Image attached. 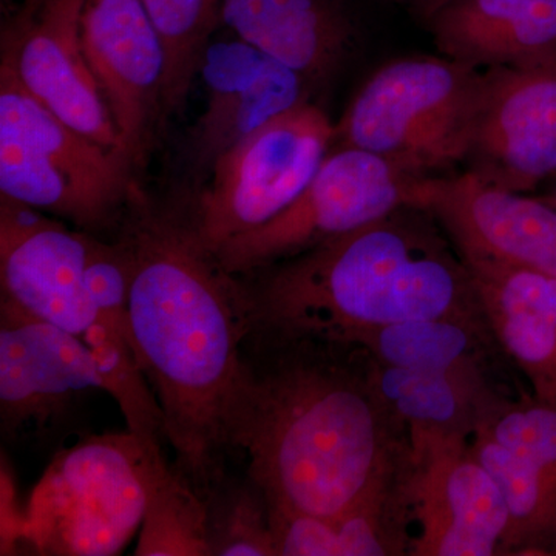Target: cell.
Instances as JSON below:
<instances>
[{
	"label": "cell",
	"instance_id": "1",
	"mask_svg": "<svg viewBox=\"0 0 556 556\" xmlns=\"http://www.w3.org/2000/svg\"><path fill=\"white\" fill-rule=\"evenodd\" d=\"M113 230L129 270L131 338L175 467L207 501L228 478L252 331L247 289L201 240L188 206L156 203L138 182Z\"/></svg>",
	"mask_w": 556,
	"mask_h": 556
},
{
	"label": "cell",
	"instance_id": "2",
	"mask_svg": "<svg viewBox=\"0 0 556 556\" xmlns=\"http://www.w3.org/2000/svg\"><path fill=\"white\" fill-rule=\"evenodd\" d=\"M230 448L270 506L338 518L407 470L405 430L358 348L251 332Z\"/></svg>",
	"mask_w": 556,
	"mask_h": 556
},
{
	"label": "cell",
	"instance_id": "3",
	"mask_svg": "<svg viewBox=\"0 0 556 556\" xmlns=\"http://www.w3.org/2000/svg\"><path fill=\"white\" fill-rule=\"evenodd\" d=\"M252 331L351 346L371 329L424 318L485 321L466 263L415 206L240 277Z\"/></svg>",
	"mask_w": 556,
	"mask_h": 556
},
{
	"label": "cell",
	"instance_id": "4",
	"mask_svg": "<svg viewBox=\"0 0 556 556\" xmlns=\"http://www.w3.org/2000/svg\"><path fill=\"white\" fill-rule=\"evenodd\" d=\"M485 70L452 58L408 56L376 70L336 124L334 148L378 155L409 177L466 163Z\"/></svg>",
	"mask_w": 556,
	"mask_h": 556
},
{
	"label": "cell",
	"instance_id": "5",
	"mask_svg": "<svg viewBox=\"0 0 556 556\" xmlns=\"http://www.w3.org/2000/svg\"><path fill=\"white\" fill-rule=\"evenodd\" d=\"M119 152L73 130L0 67V197L80 230H113L135 179Z\"/></svg>",
	"mask_w": 556,
	"mask_h": 556
},
{
	"label": "cell",
	"instance_id": "6",
	"mask_svg": "<svg viewBox=\"0 0 556 556\" xmlns=\"http://www.w3.org/2000/svg\"><path fill=\"white\" fill-rule=\"evenodd\" d=\"M146 450L130 433L94 434L54 456L27 506L24 551L121 554L146 514Z\"/></svg>",
	"mask_w": 556,
	"mask_h": 556
},
{
	"label": "cell",
	"instance_id": "7",
	"mask_svg": "<svg viewBox=\"0 0 556 556\" xmlns=\"http://www.w3.org/2000/svg\"><path fill=\"white\" fill-rule=\"evenodd\" d=\"M336 124L314 102L269 121L223 153L188 204L212 251L292 203L334 148Z\"/></svg>",
	"mask_w": 556,
	"mask_h": 556
},
{
	"label": "cell",
	"instance_id": "8",
	"mask_svg": "<svg viewBox=\"0 0 556 556\" xmlns=\"http://www.w3.org/2000/svg\"><path fill=\"white\" fill-rule=\"evenodd\" d=\"M415 179L365 150L332 148L285 211L215 254L228 273L251 276L408 206Z\"/></svg>",
	"mask_w": 556,
	"mask_h": 556
},
{
	"label": "cell",
	"instance_id": "9",
	"mask_svg": "<svg viewBox=\"0 0 556 556\" xmlns=\"http://www.w3.org/2000/svg\"><path fill=\"white\" fill-rule=\"evenodd\" d=\"M83 7L84 0H24L16 16L3 25L0 67L9 68L35 100L73 130L124 155L108 102L84 54Z\"/></svg>",
	"mask_w": 556,
	"mask_h": 556
},
{
	"label": "cell",
	"instance_id": "10",
	"mask_svg": "<svg viewBox=\"0 0 556 556\" xmlns=\"http://www.w3.org/2000/svg\"><path fill=\"white\" fill-rule=\"evenodd\" d=\"M409 206L427 211L464 262L517 266L556 278V208L471 174L416 178Z\"/></svg>",
	"mask_w": 556,
	"mask_h": 556
},
{
	"label": "cell",
	"instance_id": "11",
	"mask_svg": "<svg viewBox=\"0 0 556 556\" xmlns=\"http://www.w3.org/2000/svg\"><path fill=\"white\" fill-rule=\"evenodd\" d=\"M485 70L467 170L511 192L556 177V56Z\"/></svg>",
	"mask_w": 556,
	"mask_h": 556
},
{
	"label": "cell",
	"instance_id": "12",
	"mask_svg": "<svg viewBox=\"0 0 556 556\" xmlns=\"http://www.w3.org/2000/svg\"><path fill=\"white\" fill-rule=\"evenodd\" d=\"M91 237L0 197V299L83 339L98 320L87 285Z\"/></svg>",
	"mask_w": 556,
	"mask_h": 556
},
{
	"label": "cell",
	"instance_id": "13",
	"mask_svg": "<svg viewBox=\"0 0 556 556\" xmlns=\"http://www.w3.org/2000/svg\"><path fill=\"white\" fill-rule=\"evenodd\" d=\"M405 495L417 525L409 554L490 556L503 552L508 511L470 441L409 456Z\"/></svg>",
	"mask_w": 556,
	"mask_h": 556
},
{
	"label": "cell",
	"instance_id": "14",
	"mask_svg": "<svg viewBox=\"0 0 556 556\" xmlns=\"http://www.w3.org/2000/svg\"><path fill=\"white\" fill-rule=\"evenodd\" d=\"M199 76L206 89V109L186 148L189 172L199 186L223 153L269 121L309 102L316 87L230 33L208 40Z\"/></svg>",
	"mask_w": 556,
	"mask_h": 556
},
{
	"label": "cell",
	"instance_id": "15",
	"mask_svg": "<svg viewBox=\"0 0 556 556\" xmlns=\"http://www.w3.org/2000/svg\"><path fill=\"white\" fill-rule=\"evenodd\" d=\"M80 39L131 166L163 116L166 54L142 0H84Z\"/></svg>",
	"mask_w": 556,
	"mask_h": 556
},
{
	"label": "cell",
	"instance_id": "16",
	"mask_svg": "<svg viewBox=\"0 0 556 556\" xmlns=\"http://www.w3.org/2000/svg\"><path fill=\"white\" fill-rule=\"evenodd\" d=\"M94 390L104 387L83 339L0 299V417L5 438L40 433Z\"/></svg>",
	"mask_w": 556,
	"mask_h": 556
},
{
	"label": "cell",
	"instance_id": "17",
	"mask_svg": "<svg viewBox=\"0 0 556 556\" xmlns=\"http://www.w3.org/2000/svg\"><path fill=\"white\" fill-rule=\"evenodd\" d=\"M464 263L493 339L525 372L533 396L556 402V278L500 263Z\"/></svg>",
	"mask_w": 556,
	"mask_h": 556
},
{
	"label": "cell",
	"instance_id": "18",
	"mask_svg": "<svg viewBox=\"0 0 556 556\" xmlns=\"http://www.w3.org/2000/svg\"><path fill=\"white\" fill-rule=\"evenodd\" d=\"M222 27L314 86L342 65L354 40L338 0H223Z\"/></svg>",
	"mask_w": 556,
	"mask_h": 556
},
{
	"label": "cell",
	"instance_id": "19",
	"mask_svg": "<svg viewBox=\"0 0 556 556\" xmlns=\"http://www.w3.org/2000/svg\"><path fill=\"white\" fill-rule=\"evenodd\" d=\"M428 24L439 53L471 67L556 56V0H457Z\"/></svg>",
	"mask_w": 556,
	"mask_h": 556
},
{
	"label": "cell",
	"instance_id": "20",
	"mask_svg": "<svg viewBox=\"0 0 556 556\" xmlns=\"http://www.w3.org/2000/svg\"><path fill=\"white\" fill-rule=\"evenodd\" d=\"M369 362L380 397L407 431L409 456L437 445L470 441L479 409L493 393L485 380L387 367L371 357Z\"/></svg>",
	"mask_w": 556,
	"mask_h": 556
},
{
	"label": "cell",
	"instance_id": "21",
	"mask_svg": "<svg viewBox=\"0 0 556 556\" xmlns=\"http://www.w3.org/2000/svg\"><path fill=\"white\" fill-rule=\"evenodd\" d=\"M493 339L485 321L424 318L371 329L351 348L387 367L485 380V346ZM486 382V380H485Z\"/></svg>",
	"mask_w": 556,
	"mask_h": 556
},
{
	"label": "cell",
	"instance_id": "22",
	"mask_svg": "<svg viewBox=\"0 0 556 556\" xmlns=\"http://www.w3.org/2000/svg\"><path fill=\"white\" fill-rule=\"evenodd\" d=\"M146 514L135 555L211 556L207 503L163 452H146Z\"/></svg>",
	"mask_w": 556,
	"mask_h": 556
},
{
	"label": "cell",
	"instance_id": "23",
	"mask_svg": "<svg viewBox=\"0 0 556 556\" xmlns=\"http://www.w3.org/2000/svg\"><path fill=\"white\" fill-rule=\"evenodd\" d=\"M471 450L495 479L508 511L503 551H533L556 535V492L525 457L473 431Z\"/></svg>",
	"mask_w": 556,
	"mask_h": 556
},
{
	"label": "cell",
	"instance_id": "24",
	"mask_svg": "<svg viewBox=\"0 0 556 556\" xmlns=\"http://www.w3.org/2000/svg\"><path fill=\"white\" fill-rule=\"evenodd\" d=\"M100 369L105 393L115 397L127 427L148 452H163L166 422L127 329L97 320L83 338Z\"/></svg>",
	"mask_w": 556,
	"mask_h": 556
},
{
	"label": "cell",
	"instance_id": "25",
	"mask_svg": "<svg viewBox=\"0 0 556 556\" xmlns=\"http://www.w3.org/2000/svg\"><path fill=\"white\" fill-rule=\"evenodd\" d=\"M166 54L163 116L181 112L208 40L222 27L223 0H142Z\"/></svg>",
	"mask_w": 556,
	"mask_h": 556
},
{
	"label": "cell",
	"instance_id": "26",
	"mask_svg": "<svg viewBox=\"0 0 556 556\" xmlns=\"http://www.w3.org/2000/svg\"><path fill=\"white\" fill-rule=\"evenodd\" d=\"M211 556H277L269 504L251 478H226L207 497Z\"/></svg>",
	"mask_w": 556,
	"mask_h": 556
},
{
	"label": "cell",
	"instance_id": "27",
	"mask_svg": "<svg viewBox=\"0 0 556 556\" xmlns=\"http://www.w3.org/2000/svg\"><path fill=\"white\" fill-rule=\"evenodd\" d=\"M475 431L525 457L556 492V402L535 396L510 402L493 391L479 409Z\"/></svg>",
	"mask_w": 556,
	"mask_h": 556
},
{
	"label": "cell",
	"instance_id": "28",
	"mask_svg": "<svg viewBox=\"0 0 556 556\" xmlns=\"http://www.w3.org/2000/svg\"><path fill=\"white\" fill-rule=\"evenodd\" d=\"M269 525L277 556H339L332 518L269 504Z\"/></svg>",
	"mask_w": 556,
	"mask_h": 556
},
{
	"label": "cell",
	"instance_id": "29",
	"mask_svg": "<svg viewBox=\"0 0 556 556\" xmlns=\"http://www.w3.org/2000/svg\"><path fill=\"white\" fill-rule=\"evenodd\" d=\"M27 508L20 506V493L13 470L2 453L0 466V555H20L24 551Z\"/></svg>",
	"mask_w": 556,
	"mask_h": 556
},
{
	"label": "cell",
	"instance_id": "30",
	"mask_svg": "<svg viewBox=\"0 0 556 556\" xmlns=\"http://www.w3.org/2000/svg\"><path fill=\"white\" fill-rule=\"evenodd\" d=\"M401 2H404L419 16L426 17L430 22L438 13H441L442 10L447 9L457 0H401Z\"/></svg>",
	"mask_w": 556,
	"mask_h": 556
},
{
	"label": "cell",
	"instance_id": "31",
	"mask_svg": "<svg viewBox=\"0 0 556 556\" xmlns=\"http://www.w3.org/2000/svg\"><path fill=\"white\" fill-rule=\"evenodd\" d=\"M544 200L548 201L556 208V177L548 181V190L546 195H544Z\"/></svg>",
	"mask_w": 556,
	"mask_h": 556
}]
</instances>
